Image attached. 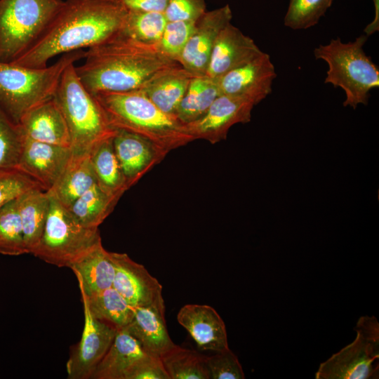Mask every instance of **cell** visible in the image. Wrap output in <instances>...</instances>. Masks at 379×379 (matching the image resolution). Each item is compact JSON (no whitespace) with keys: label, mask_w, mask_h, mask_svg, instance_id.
Segmentation results:
<instances>
[{"label":"cell","mask_w":379,"mask_h":379,"mask_svg":"<svg viewBox=\"0 0 379 379\" xmlns=\"http://www.w3.org/2000/svg\"><path fill=\"white\" fill-rule=\"evenodd\" d=\"M126 13L120 0H66L39 39L12 63L42 68L58 55L100 44L119 32Z\"/></svg>","instance_id":"cell-1"},{"label":"cell","mask_w":379,"mask_h":379,"mask_svg":"<svg viewBox=\"0 0 379 379\" xmlns=\"http://www.w3.org/2000/svg\"><path fill=\"white\" fill-rule=\"evenodd\" d=\"M76 67L84 87L93 95L139 90L159 72L179 64L156 46L135 41L120 32L88 48Z\"/></svg>","instance_id":"cell-2"},{"label":"cell","mask_w":379,"mask_h":379,"mask_svg":"<svg viewBox=\"0 0 379 379\" xmlns=\"http://www.w3.org/2000/svg\"><path fill=\"white\" fill-rule=\"evenodd\" d=\"M94 95L112 128L139 135L166 154L194 140L185 124L164 112L139 90Z\"/></svg>","instance_id":"cell-3"},{"label":"cell","mask_w":379,"mask_h":379,"mask_svg":"<svg viewBox=\"0 0 379 379\" xmlns=\"http://www.w3.org/2000/svg\"><path fill=\"white\" fill-rule=\"evenodd\" d=\"M83 49L62 54L53 65L32 68L0 62V110L14 124L30 109L53 98L61 77L85 56Z\"/></svg>","instance_id":"cell-4"},{"label":"cell","mask_w":379,"mask_h":379,"mask_svg":"<svg viewBox=\"0 0 379 379\" xmlns=\"http://www.w3.org/2000/svg\"><path fill=\"white\" fill-rule=\"evenodd\" d=\"M54 99L67 125L72 154L89 153L98 142L114 135L116 129L109 124L95 95L79 80L74 64L64 71Z\"/></svg>","instance_id":"cell-5"},{"label":"cell","mask_w":379,"mask_h":379,"mask_svg":"<svg viewBox=\"0 0 379 379\" xmlns=\"http://www.w3.org/2000/svg\"><path fill=\"white\" fill-rule=\"evenodd\" d=\"M367 38L361 35L346 43L337 38L314 50L315 58L328 64L325 83L345 91V107L366 105L370 91L379 86V69L363 48Z\"/></svg>","instance_id":"cell-6"},{"label":"cell","mask_w":379,"mask_h":379,"mask_svg":"<svg viewBox=\"0 0 379 379\" xmlns=\"http://www.w3.org/2000/svg\"><path fill=\"white\" fill-rule=\"evenodd\" d=\"M62 0H0V62L12 63L39 39Z\"/></svg>","instance_id":"cell-7"},{"label":"cell","mask_w":379,"mask_h":379,"mask_svg":"<svg viewBox=\"0 0 379 379\" xmlns=\"http://www.w3.org/2000/svg\"><path fill=\"white\" fill-rule=\"evenodd\" d=\"M49 197L44 232L32 254L48 264L70 268L102 243L100 231L81 225L65 207Z\"/></svg>","instance_id":"cell-8"},{"label":"cell","mask_w":379,"mask_h":379,"mask_svg":"<svg viewBox=\"0 0 379 379\" xmlns=\"http://www.w3.org/2000/svg\"><path fill=\"white\" fill-rule=\"evenodd\" d=\"M355 340L321 363L316 379H375L379 375V323L361 317L354 328Z\"/></svg>","instance_id":"cell-9"},{"label":"cell","mask_w":379,"mask_h":379,"mask_svg":"<svg viewBox=\"0 0 379 379\" xmlns=\"http://www.w3.org/2000/svg\"><path fill=\"white\" fill-rule=\"evenodd\" d=\"M84 325L81 338L72 349L66 368L70 379H89L109 350L117 330L99 320L81 297Z\"/></svg>","instance_id":"cell-10"},{"label":"cell","mask_w":379,"mask_h":379,"mask_svg":"<svg viewBox=\"0 0 379 379\" xmlns=\"http://www.w3.org/2000/svg\"><path fill=\"white\" fill-rule=\"evenodd\" d=\"M110 257L115 271L112 287L134 307H152L165 312L159 281L126 253L110 252Z\"/></svg>","instance_id":"cell-11"},{"label":"cell","mask_w":379,"mask_h":379,"mask_svg":"<svg viewBox=\"0 0 379 379\" xmlns=\"http://www.w3.org/2000/svg\"><path fill=\"white\" fill-rule=\"evenodd\" d=\"M254 106L246 98L220 94L201 118L185 126L194 140L215 144L226 139L232 126L249 122Z\"/></svg>","instance_id":"cell-12"},{"label":"cell","mask_w":379,"mask_h":379,"mask_svg":"<svg viewBox=\"0 0 379 379\" xmlns=\"http://www.w3.org/2000/svg\"><path fill=\"white\" fill-rule=\"evenodd\" d=\"M232 19L229 4L206 11L196 21L178 63L194 76L205 75L218 36Z\"/></svg>","instance_id":"cell-13"},{"label":"cell","mask_w":379,"mask_h":379,"mask_svg":"<svg viewBox=\"0 0 379 379\" xmlns=\"http://www.w3.org/2000/svg\"><path fill=\"white\" fill-rule=\"evenodd\" d=\"M277 74L270 56L261 55L218 79L220 94L239 96L251 101L255 105L272 92Z\"/></svg>","instance_id":"cell-14"},{"label":"cell","mask_w":379,"mask_h":379,"mask_svg":"<svg viewBox=\"0 0 379 379\" xmlns=\"http://www.w3.org/2000/svg\"><path fill=\"white\" fill-rule=\"evenodd\" d=\"M72 156L70 147L35 141L24 136L18 168L48 192L59 180Z\"/></svg>","instance_id":"cell-15"},{"label":"cell","mask_w":379,"mask_h":379,"mask_svg":"<svg viewBox=\"0 0 379 379\" xmlns=\"http://www.w3.org/2000/svg\"><path fill=\"white\" fill-rule=\"evenodd\" d=\"M112 142L128 189L167 155L147 139L125 130L116 129Z\"/></svg>","instance_id":"cell-16"},{"label":"cell","mask_w":379,"mask_h":379,"mask_svg":"<svg viewBox=\"0 0 379 379\" xmlns=\"http://www.w3.org/2000/svg\"><path fill=\"white\" fill-rule=\"evenodd\" d=\"M253 39L231 22L220 32L213 46L206 75L219 79L262 53Z\"/></svg>","instance_id":"cell-17"},{"label":"cell","mask_w":379,"mask_h":379,"mask_svg":"<svg viewBox=\"0 0 379 379\" xmlns=\"http://www.w3.org/2000/svg\"><path fill=\"white\" fill-rule=\"evenodd\" d=\"M177 320L200 350L219 352L229 348L225 323L213 307L187 304L178 312Z\"/></svg>","instance_id":"cell-18"},{"label":"cell","mask_w":379,"mask_h":379,"mask_svg":"<svg viewBox=\"0 0 379 379\" xmlns=\"http://www.w3.org/2000/svg\"><path fill=\"white\" fill-rule=\"evenodd\" d=\"M125 328L117 331L103 358L94 370L93 379H131L137 368L149 357Z\"/></svg>","instance_id":"cell-19"},{"label":"cell","mask_w":379,"mask_h":379,"mask_svg":"<svg viewBox=\"0 0 379 379\" xmlns=\"http://www.w3.org/2000/svg\"><path fill=\"white\" fill-rule=\"evenodd\" d=\"M18 125L27 138L70 147L67 125L54 97L28 111Z\"/></svg>","instance_id":"cell-20"},{"label":"cell","mask_w":379,"mask_h":379,"mask_svg":"<svg viewBox=\"0 0 379 379\" xmlns=\"http://www.w3.org/2000/svg\"><path fill=\"white\" fill-rule=\"evenodd\" d=\"M194 77L178 64L157 73L139 91L164 112L175 117L177 108Z\"/></svg>","instance_id":"cell-21"},{"label":"cell","mask_w":379,"mask_h":379,"mask_svg":"<svg viewBox=\"0 0 379 379\" xmlns=\"http://www.w3.org/2000/svg\"><path fill=\"white\" fill-rule=\"evenodd\" d=\"M164 314L152 307H135L133 319L124 328L147 353L159 357L175 345L168 334Z\"/></svg>","instance_id":"cell-22"},{"label":"cell","mask_w":379,"mask_h":379,"mask_svg":"<svg viewBox=\"0 0 379 379\" xmlns=\"http://www.w3.org/2000/svg\"><path fill=\"white\" fill-rule=\"evenodd\" d=\"M74 273L80 291L86 297L98 294L112 286L114 267L110 251L102 243L70 267Z\"/></svg>","instance_id":"cell-23"},{"label":"cell","mask_w":379,"mask_h":379,"mask_svg":"<svg viewBox=\"0 0 379 379\" xmlns=\"http://www.w3.org/2000/svg\"><path fill=\"white\" fill-rule=\"evenodd\" d=\"M27 253L38 246L47 220L50 197L41 187L29 190L18 197Z\"/></svg>","instance_id":"cell-24"},{"label":"cell","mask_w":379,"mask_h":379,"mask_svg":"<svg viewBox=\"0 0 379 379\" xmlns=\"http://www.w3.org/2000/svg\"><path fill=\"white\" fill-rule=\"evenodd\" d=\"M96 182L89 153L72 154L62 175L48 194L68 208Z\"/></svg>","instance_id":"cell-25"},{"label":"cell","mask_w":379,"mask_h":379,"mask_svg":"<svg viewBox=\"0 0 379 379\" xmlns=\"http://www.w3.org/2000/svg\"><path fill=\"white\" fill-rule=\"evenodd\" d=\"M113 136L98 142L89 152L91 166L98 186L118 199L128 190L116 157Z\"/></svg>","instance_id":"cell-26"},{"label":"cell","mask_w":379,"mask_h":379,"mask_svg":"<svg viewBox=\"0 0 379 379\" xmlns=\"http://www.w3.org/2000/svg\"><path fill=\"white\" fill-rule=\"evenodd\" d=\"M220 95L218 79L207 75L194 76L182 98L175 117L187 124L201 118Z\"/></svg>","instance_id":"cell-27"},{"label":"cell","mask_w":379,"mask_h":379,"mask_svg":"<svg viewBox=\"0 0 379 379\" xmlns=\"http://www.w3.org/2000/svg\"><path fill=\"white\" fill-rule=\"evenodd\" d=\"M95 317L119 331L131 321L135 307L112 286L91 297L81 292Z\"/></svg>","instance_id":"cell-28"},{"label":"cell","mask_w":379,"mask_h":379,"mask_svg":"<svg viewBox=\"0 0 379 379\" xmlns=\"http://www.w3.org/2000/svg\"><path fill=\"white\" fill-rule=\"evenodd\" d=\"M118 201L95 183L66 208L81 225L98 228L112 213Z\"/></svg>","instance_id":"cell-29"},{"label":"cell","mask_w":379,"mask_h":379,"mask_svg":"<svg viewBox=\"0 0 379 379\" xmlns=\"http://www.w3.org/2000/svg\"><path fill=\"white\" fill-rule=\"evenodd\" d=\"M170 379H210L206 357L174 345L160 357Z\"/></svg>","instance_id":"cell-30"},{"label":"cell","mask_w":379,"mask_h":379,"mask_svg":"<svg viewBox=\"0 0 379 379\" xmlns=\"http://www.w3.org/2000/svg\"><path fill=\"white\" fill-rule=\"evenodd\" d=\"M167 22L163 13L127 10L119 32L142 44L157 46Z\"/></svg>","instance_id":"cell-31"},{"label":"cell","mask_w":379,"mask_h":379,"mask_svg":"<svg viewBox=\"0 0 379 379\" xmlns=\"http://www.w3.org/2000/svg\"><path fill=\"white\" fill-rule=\"evenodd\" d=\"M0 253L6 255L27 253L18 198L0 208Z\"/></svg>","instance_id":"cell-32"},{"label":"cell","mask_w":379,"mask_h":379,"mask_svg":"<svg viewBox=\"0 0 379 379\" xmlns=\"http://www.w3.org/2000/svg\"><path fill=\"white\" fill-rule=\"evenodd\" d=\"M333 0H290L284 17L285 26L305 29L317 25Z\"/></svg>","instance_id":"cell-33"},{"label":"cell","mask_w":379,"mask_h":379,"mask_svg":"<svg viewBox=\"0 0 379 379\" xmlns=\"http://www.w3.org/2000/svg\"><path fill=\"white\" fill-rule=\"evenodd\" d=\"M23 141L19 125L0 110V171L18 168Z\"/></svg>","instance_id":"cell-34"},{"label":"cell","mask_w":379,"mask_h":379,"mask_svg":"<svg viewBox=\"0 0 379 379\" xmlns=\"http://www.w3.org/2000/svg\"><path fill=\"white\" fill-rule=\"evenodd\" d=\"M195 23L196 21H168L157 46L159 51L178 62Z\"/></svg>","instance_id":"cell-35"},{"label":"cell","mask_w":379,"mask_h":379,"mask_svg":"<svg viewBox=\"0 0 379 379\" xmlns=\"http://www.w3.org/2000/svg\"><path fill=\"white\" fill-rule=\"evenodd\" d=\"M36 187L43 188L36 180L18 168L1 171L0 208L25 192Z\"/></svg>","instance_id":"cell-36"},{"label":"cell","mask_w":379,"mask_h":379,"mask_svg":"<svg viewBox=\"0 0 379 379\" xmlns=\"http://www.w3.org/2000/svg\"><path fill=\"white\" fill-rule=\"evenodd\" d=\"M206 364L212 379H244L245 375L237 357L230 348L206 357Z\"/></svg>","instance_id":"cell-37"},{"label":"cell","mask_w":379,"mask_h":379,"mask_svg":"<svg viewBox=\"0 0 379 379\" xmlns=\"http://www.w3.org/2000/svg\"><path fill=\"white\" fill-rule=\"evenodd\" d=\"M206 11L205 0H168L164 13L167 21H197Z\"/></svg>","instance_id":"cell-38"},{"label":"cell","mask_w":379,"mask_h":379,"mask_svg":"<svg viewBox=\"0 0 379 379\" xmlns=\"http://www.w3.org/2000/svg\"><path fill=\"white\" fill-rule=\"evenodd\" d=\"M128 11L164 13L168 0H120Z\"/></svg>","instance_id":"cell-39"},{"label":"cell","mask_w":379,"mask_h":379,"mask_svg":"<svg viewBox=\"0 0 379 379\" xmlns=\"http://www.w3.org/2000/svg\"><path fill=\"white\" fill-rule=\"evenodd\" d=\"M375 6V18L364 29L366 35L368 36L379 29V0H373Z\"/></svg>","instance_id":"cell-40"}]
</instances>
